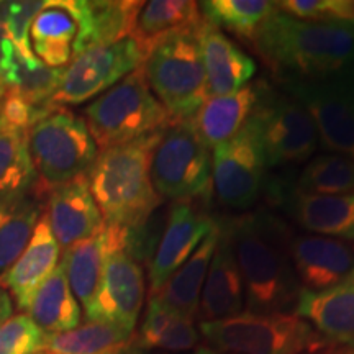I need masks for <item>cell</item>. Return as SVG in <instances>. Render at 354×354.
Masks as SVG:
<instances>
[{
	"instance_id": "cell-1",
	"label": "cell",
	"mask_w": 354,
	"mask_h": 354,
	"mask_svg": "<svg viewBox=\"0 0 354 354\" xmlns=\"http://www.w3.org/2000/svg\"><path fill=\"white\" fill-rule=\"evenodd\" d=\"M251 48L282 82L354 74V25L346 21L299 20L277 10Z\"/></svg>"
},
{
	"instance_id": "cell-2",
	"label": "cell",
	"mask_w": 354,
	"mask_h": 354,
	"mask_svg": "<svg viewBox=\"0 0 354 354\" xmlns=\"http://www.w3.org/2000/svg\"><path fill=\"white\" fill-rule=\"evenodd\" d=\"M240 268L248 312L277 313L297 305L302 292L290 259L294 238L286 221L258 210L223 223Z\"/></svg>"
},
{
	"instance_id": "cell-3",
	"label": "cell",
	"mask_w": 354,
	"mask_h": 354,
	"mask_svg": "<svg viewBox=\"0 0 354 354\" xmlns=\"http://www.w3.org/2000/svg\"><path fill=\"white\" fill-rule=\"evenodd\" d=\"M162 131L113 146L97 156L87 180L107 225L130 228L162 205L151 180L153 154Z\"/></svg>"
},
{
	"instance_id": "cell-4",
	"label": "cell",
	"mask_w": 354,
	"mask_h": 354,
	"mask_svg": "<svg viewBox=\"0 0 354 354\" xmlns=\"http://www.w3.org/2000/svg\"><path fill=\"white\" fill-rule=\"evenodd\" d=\"M26 148L35 171L32 192L41 202L55 189L87 176L99 156L84 117L66 107L26 131Z\"/></svg>"
},
{
	"instance_id": "cell-5",
	"label": "cell",
	"mask_w": 354,
	"mask_h": 354,
	"mask_svg": "<svg viewBox=\"0 0 354 354\" xmlns=\"http://www.w3.org/2000/svg\"><path fill=\"white\" fill-rule=\"evenodd\" d=\"M84 120L100 151L162 131L172 123L146 81L143 66L87 105Z\"/></svg>"
},
{
	"instance_id": "cell-6",
	"label": "cell",
	"mask_w": 354,
	"mask_h": 354,
	"mask_svg": "<svg viewBox=\"0 0 354 354\" xmlns=\"http://www.w3.org/2000/svg\"><path fill=\"white\" fill-rule=\"evenodd\" d=\"M198 333L223 354H307L326 343L295 313H254L198 323Z\"/></svg>"
},
{
	"instance_id": "cell-7",
	"label": "cell",
	"mask_w": 354,
	"mask_h": 354,
	"mask_svg": "<svg viewBox=\"0 0 354 354\" xmlns=\"http://www.w3.org/2000/svg\"><path fill=\"white\" fill-rule=\"evenodd\" d=\"M143 69L153 94L172 122L194 118L209 99L196 32L177 33L146 56Z\"/></svg>"
},
{
	"instance_id": "cell-8",
	"label": "cell",
	"mask_w": 354,
	"mask_h": 354,
	"mask_svg": "<svg viewBox=\"0 0 354 354\" xmlns=\"http://www.w3.org/2000/svg\"><path fill=\"white\" fill-rule=\"evenodd\" d=\"M151 180L161 198L174 202L209 201L212 154L194 127L192 118L172 122L162 131L151 161Z\"/></svg>"
},
{
	"instance_id": "cell-9",
	"label": "cell",
	"mask_w": 354,
	"mask_h": 354,
	"mask_svg": "<svg viewBox=\"0 0 354 354\" xmlns=\"http://www.w3.org/2000/svg\"><path fill=\"white\" fill-rule=\"evenodd\" d=\"M266 166L304 162L317 151L318 133L304 105L289 94H274L261 82V94L250 117Z\"/></svg>"
},
{
	"instance_id": "cell-10",
	"label": "cell",
	"mask_w": 354,
	"mask_h": 354,
	"mask_svg": "<svg viewBox=\"0 0 354 354\" xmlns=\"http://www.w3.org/2000/svg\"><path fill=\"white\" fill-rule=\"evenodd\" d=\"M282 84L287 94L310 113L318 133V143L328 151L354 161V74Z\"/></svg>"
},
{
	"instance_id": "cell-11",
	"label": "cell",
	"mask_w": 354,
	"mask_h": 354,
	"mask_svg": "<svg viewBox=\"0 0 354 354\" xmlns=\"http://www.w3.org/2000/svg\"><path fill=\"white\" fill-rule=\"evenodd\" d=\"M145 59L146 56L131 38L79 53L64 69L53 104L66 107L94 99L143 66Z\"/></svg>"
},
{
	"instance_id": "cell-12",
	"label": "cell",
	"mask_w": 354,
	"mask_h": 354,
	"mask_svg": "<svg viewBox=\"0 0 354 354\" xmlns=\"http://www.w3.org/2000/svg\"><path fill=\"white\" fill-rule=\"evenodd\" d=\"M266 161L250 120L232 140L216 145L212 156V184L218 201L230 209H248L258 201Z\"/></svg>"
},
{
	"instance_id": "cell-13",
	"label": "cell",
	"mask_w": 354,
	"mask_h": 354,
	"mask_svg": "<svg viewBox=\"0 0 354 354\" xmlns=\"http://www.w3.org/2000/svg\"><path fill=\"white\" fill-rule=\"evenodd\" d=\"M143 266L125 251H117L105 263L94 299L86 312L87 322H104L135 331L145 302Z\"/></svg>"
},
{
	"instance_id": "cell-14",
	"label": "cell",
	"mask_w": 354,
	"mask_h": 354,
	"mask_svg": "<svg viewBox=\"0 0 354 354\" xmlns=\"http://www.w3.org/2000/svg\"><path fill=\"white\" fill-rule=\"evenodd\" d=\"M215 227L214 216L202 212L192 202H176L169 205L165 234L148 266L149 297L162 289Z\"/></svg>"
},
{
	"instance_id": "cell-15",
	"label": "cell",
	"mask_w": 354,
	"mask_h": 354,
	"mask_svg": "<svg viewBox=\"0 0 354 354\" xmlns=\"http://www.w3.org/2000/svg\"><path fill=\"white\" fill-rule=\"evenodd\" d=\"M290 259L304 290H325L354 281V250L326 236H294Z\"/></svg>"
},
{
	"instance_id": "cell-16",
	"label": "cell",
	"mask_w": 354,
	"mask_h": 354,
	"mask_svg": "<svg viewBox=\"0 0 354 354\" xmlns=\"http://www.w3.org/2000/svg\"><path fill=\"white\" fill-rule=\"evenodd\" d=\"M77 24L73 57L95 46L130 38L145 2L135 0H66Z\"/></svg>"
},
{
	"instance_id": "cell-17",
	"label": "cell",
	"mask_w": 354,
	"mask_h": 354,
	"mask_svg": "<svg viewBox=\"0 0 354 354\" xmlns=\"http://www.w3.org/2000/svg\"><path fill=\"white\" fill-rule=\"evenodd\" d=\"M44 216L56 241L64 250L94 236L105 227V221L92 197L87 176L53 190L44 203Z\"/></svg>"
},
{
	"instance_id": "cell-18",
	"label": "cell",
	"mask_w": 354,
	"mask_h": 354,
	"mask_svg": "<svg viewBox=\"0 0 354 354\" xmlns=\"http://www.w3.org/2000/svg\"><path fill=\"white\" fill-rule=\"evenodd\" d=\"M277 202L300 227L318 236L354 241V192L339 196L304 194L276 185Z\"/></svg>"
},
{
	"instance_id": "cell-19",
	"label": "cell",
	"mask_w": 354,
	"mask_h": 354,
	"mask_svg": "<svg viewBox=\"0 0 354 354\" xmlns=\"http://www.w3.org/2000/svg\"><path fill=\"white\" fill-rule=\"evenodd\" d=\"M196 38L205 71L209 97L233 94L254 76L256 63L253 57L221 33V30L203 20L196 30Z\"/></svg>"
},
{
	"instance_id": "cell-20",
	"label": "cell",
	"mask_w": 354,
	"mask_h": 354,
	"mask_svg": "<svg viewBox=\"0 0 354 354\" xmlns=\"http://www.w3.org/2000/svg\"><path fill=\"white\" fill-rule=\"evenodd\" d=\"M245 302V284L238 268L232 240L220 223V236L210 261L205 284L201 294L197 320L216 322L240 315Z\"/></svg>"
},
{
	"instance_id": "cell-21",
	"label": "cell",
	"mask_w": 354,
	"mask_h": 354,
	"mask_svg": "<svg viewBox=\"0 0 354 354\" xmlns=\"http://www.w3.org/2000/svg\"><path fill=\"white\" fill-rule=\"evenodd\" d=\"M125 245L127 228L105 223L94 236L64 250L61 264L64 266L73 294L82 304L84 310L94 299L105 263L117 251H125Z\"/></svg>"
},
{
	"instance_id": "cell-22",
	"label": "cell",
	"mask_w": 354,
	"mask_h": 354,
	"mask_svg": "<svg viewBox=\"0 0 354 354\" xmlns=\"http://www.w3.org/2000/svg\"><path fill=\"white\" fill-rule=\"evenodd\" d=\"M59 254V243L56 241L46 216L41 214L25 251L0 279V286L10 297L13 295L19 308L26 310L35 292L57 268Z\"/></svg>"
},
{
	"instance_id": "cell-23",
	"label": "cell",
	"mask_w": 354,
	"mask_h": 354,
	"mask_svg": "<svg viewBox=\"0 0 354 354\" xmlns=\"http://www.w3.org/2000/svg\"><path fill=\"white\" fill-rule=\"evenodd\" d=\"M295 315L308 322L326 342L354 348V281L318 292L302 289Z\"/></svg>"
},
{
	"instance_id": "cell-24",
	"label": "cell",
	"mask_w": 354,
	"mask_h": 354,
	"mask_svg": "<svg viewBox=\"0 0 354 354\" xmlns=\"http://www.w3.org/2000/svg\"><path fill=\"white\" fill-rule=\"evenodd\" d=\"M261 94V82L246 84L228 95L209 97L194 115V127L203 143L214 149L216 145L232 140L254 112Z\"/></svg>"
},
{
	"instance_id": "cell-25",
	"label": "cell",
	"mask_w": 354,
	"mask_h": 354,
	"mask_svg": "<svg viewBox=\"0 0 354 354\" xmlns=\"http://www.w3.org/2000/svg\"><path fill=\"white\" fill-rule=\"evenodd\" d=\"M202 21L201 7L192 0H151L141 8L130 38L148 56L165 39L196 32Z\"/></svg>"
},
{
	"instance_id": "cell-26",
	"label": "cell",
	"mask_w": 354,
	"mask_h": 354,
	"mask_svg": "<svg viewBox=\"0 0 354 354\" xmlns=\"http://www.w3.org/2000/svg\"><path fill=\"white\" fill-rule=\"evenodd\" d=\"M218 236L220 221H216V227L203 238L192 256L172 274L169 281L153 297L167 307L174 308L176 312L196 320L198 305H201V294L205 284L207 272H209L210 261L216 250Z\"/></svg>"
},
{
	"instance_id": "cell-27",
	"label": "cell",
	"mask_w": 354,
	"mask_h": 354,
	"mask_svg": "<svg viewBox=\"0 0 354 354\" xmlns=\"http://www.w3.org/2000/svg\"><path fill=\"white\" fill-rule=\"evenodd\" d=\"M43 210L32 189L0 196V279L25 251Z\"/></svg>"
},
{
	"instance_id": "cell-28",
	"label": "cell",
	"mask_w": 354,
	"mask_h": 354,
	"mask_svg": "<svg viewBox=\"0 0 354 354\" xmlns=\"http://www.w3.org/2000/svg\"><path fill=\"white\" fill-rule=\"evenodd\" d=\"M192 318L176 312L158 299L149 297L143 323L138 335L131 339L135 348L162 349L169 353H183L194 349L201 342V333Z\"/></svg>"
},
{
	"instance_id": "cell-29",
	"label": "cell",
	"mask_w": 354,
	"mask_h": 354,
	"mask_svg": "<svg viewBox=\"0 0 354 354\" xmlns=\"http://www.w3.org/2000/svg\"><path fill=\"white\" fill-rule=\"evenodd\" d=\"M26 315L46 335H57L77 328L81 323V307L73 294L63 264L57 268L35 292Z\"/></svg>"
},
{
	"instance_id": "cell-30",
	"label": "cell",
	"mask_w": 354,
	"mask_h": 354,
	"mask_svg": "<svg viewBox=\"0 0 354 354\" xmlns=\"http://www.w3.org/2000/svg\"><path fill=\"white\" fill-rule=\"evenodd\" d=\"M77 24L66 0H48L30 26L35 56L48 68H63L73 57Z\"/></svg>"
},
{
	"instance_id": "cell-31",
	"label": "cell",
	"mask_w": 354,
	"mask_h": 354,
	"mask_svg": "<svg viewBox=\"0 0 354 354\" xmlns=\"http://www.w3.org/2000/svg\"><path fill=\"white\" fill-rule=\"evenodd\" d=\"M133 333L104 322H87L64 333L48 335L43 353L113 354L131 343Z\"/></svg>"
},
{
	"instance_id": "cell-32",
	"label": "cell",
	"mask_w": 354,
	"mask_h": 354,
	"mask_svg": "<svg viewBox=\"0 0 354 354\" xmlns=\"http://www.w3.org/2000/svg\"><path fill=\"white\" fill-rule=\"evenodd\" d=\"M198 7L207 24L250 43L259 26L279 10L277 2L266 0H207Z\"/></svg>"
},
{
	"instance_id": "cell-33",
	"label": "cell",
	"mask_w": 354,
	"mask_h": 354,
	"mask_svg": "<svg viewBox=\"0 0 354 354\" xmlns=\"http://www.w3.org/2000/svg\"><path fill=\"white\" fill-rule=\"evenodd\" d=\"M299 192L339 196L354 192V161L342 154H318L304 167L297 179Z\"/></svg>"
},
{
	"instance_id": "cell-34",
	"label": "cell",
	"mask_w": 354,
	"mask_h": 354,
	"mask_svg": "<svg viewBox=\"0 0 354 354\" xmlns=\"http://www.w3.org/2000/svg\"><path fill=\"white\" fill-rule=\"evenodd\" d=\"M63 73L64 68H48L41 61L28 63L19 55L12 69L2 79V84L35 107H56L53 104V97L59 88Z\"/></svg>"
},
{
	"instance_id": "cell-35",
	"label": "cell",
	"mask_w": 354,
	"mask_h": 354,
	"mask_svg": "<svg viewBox=\"0 0 354 354\" xmlns=\"http://www.w3.org/2000/svg\"><path fill=\"white\" fill-rule=\"evenodd\" d=\"M35 184V171L26 148V131L0 122V196L24 192Z\"/></svg>"
},
{
	"instance_id": "cell-36",
	"label": "cell",
	"mask_w": 354,
	"mask_h": 354,
	"mask_svg": "<svg viewBox=\"0 0 354 354\" xmlns=\"http://www.w3.org/2000/svg\"><path fill=\"white\" fill-rule=\"evenodd\" d=\"M169 205H161L140 223L127 228L125 253L141 266H149L165 234Z\"/></svg>"
},
{
	"instance_id": "cell-37",
	"label": "cell",
	"mask_w": 354,
	"mask_h": 354,
	"mask_svg": "<svg viewBox=\"0 0 354 354\" xmlns=\"http://www.w3.org/2000/svg\"><path fill=\"white\" fill-rule=\"evenodd\" d=\"M46 336L26 313L12 315L0 325V354H39Z\"/></svg>"
},
{
	"instance_id": "cell-38",
	"label": "cell",
	"mask_w": 354,
	"mask_h": 354,
	"mask_svg": "<svg viewBox=\"0 0 354 354\" xmlns=\"http://www.w3.org/2000/svg\"><path fill=\"white\" fill-rule=\"evenodd\" d=\"M277 8L287 15L308 21H346L354 25L351 0H282Z\"/></svg>"
},
{
	"instance_id": "cell-39",
	"label": "cell",
	"mask_w": 354,
	"mask_h": 354,
	"mask_svg": "<svg viewBox=\"0 0 354 354\" xmlns=\"http://www.w3.org/2000/svg\"><path fill=\"white\" fill-rule=\"evenodd\" d=\"M48 2L44 0H21V2L8 3V12L6 19V28L10 35L13 44H15L17 53L28 63H37L39 61L35 56L32 41H30V26L35 17L46 7Z\"/></svg>"
},
{
	"instance_id": "cell-40",
	"label": "cell",
	"mask_w": 354,
	"mask_h": 354,
	"mask_svg": "<svg viewBox=\"0 0 354 354\" xmlns=\"http://www.w3.org/2000/svg\"><path fill=\"white\" fill-rule=\"evenodd\" d=\"M17 56H19V53H17V48L7 32L6 25H0V81L12 69Z\"/></svg>"
},
{
	"instance_id": "cell-41",
	"label": "cell",
	"mask_w": 354,
	"mask_h": 354,
	"mask_svg": "<svg viewBox=\"0 0 354 354\" xmlns=\"http://www.w3.org/2000/svg\"><path fill=\"white\" fill-rule=\"evenodd\" d=\"M13 313V300L10 297V294L0 286V325L3 322L8 320Z\"/></svg>"
},
{
	"instance_id": "cell-42",
	"label": "cell",
	"mask_w": 354,
	"mask_h": 354,
	"mask_svg": "<svg viewBox=\"0 0 354 354\" xmlns=\"http://www.w3.org/2000/svg\"><path fill=\"white\" fill-rule=\"evenodd\" d=\"M354 348H346V346H338V344H333L330 342H326L325 344H322L320 348L313 349L307 354H353Z\"/></svg>"
},
{
	"instance_id": "cell-43",
	"label": "cell",
	"mask_w": 354,
	"mask_h": 354,
	"mask_svg": "<svg viewBox=\"0 0 354 354\" xmlns=\"http://www.w3.org/2000/svg\"><path fill=\"white\" fill-rule=\"evenodd\" d=\"M113 354H146V353L141 351V349H138V348H135L130 343V344H128V346H125L123 349H120V351H117V353H113Z\"/></svg>"
},
{
	"instance_id": "cell-44",
	"label": "cell",
	"mask_w": 354,
	"mask_h": 354,
	"mask_svg": "<svg viewBox=\"0 0 354 354\" xmlns=\"http://www.w3.org/2000/svg\"><path fill=\"white\" fill-rule=\"evenodd\" d=\"M190 354H223V353L215 351V349H212V348H198V349H196V351L190 353Z\"/></svg>"
},
{
	"instance_id": "cell-45",
	"label": "cell",
	"mask_w": 354,
	"mask_h": 354,
	"mask_svg": "<svg viewBox=\"0 0 354 354\" xmlns=\"http://www.w3.org/2000/svg\"><path fill=\"white\" fill-rule=\"evenodd\" d=\"M3 94H6V86H3V84H2V82H0V104H2Z\"/></svg>"
},
{
	"instance_id": "cell-46",
	"label": "cell",
	"mask_w": 354,
	"mask_h": 354,
	"mask_svg": "<svg viewBox=\"0 0 354 354\" xmlns=\"http://www.w3.org/2000/svg\"><path fill=\"white\" fill-rule=\"evenodd\" d=\"M39 354H48V353H39Z\"/></svg>"
},
{
	"instance_id": "cell-47",
	"label": "cell",
	"mask_w": 354,
	"mask_h": 354,
	"mask_svg": "<svg viewBox=\"0 0 354 354\" xmlns=\"http://www.w3.org/2000/svg\"><path fill=\"white\" fill-rule=\"evenodd\" d=\"M353 354H354V351H353Z\"/></svg>"
}]
</instances>
